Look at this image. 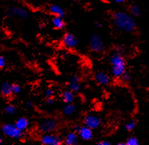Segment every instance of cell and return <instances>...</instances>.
Returning a JSON list of instances; mask_svg holds the SVG:
<instances>
[{
  "label": "cell",
  "instance_id": "obj_1",
  "mask_svg": "<svg viewBox=\"0 0 149 145\" xmlns=\"http://www.w3.org/2000/svg\"><path fill=\"white\" fill-rule=\"evenodd\" d=\"M111 20L116 28L126 33L136 31L137 26L134 17L124 11L116 10L111 14Z\"/></svg>",
  "mask_w": 149,
  "mask_h": 145
},
{
  "label": "cell",
  "instance_id": "obj_2",
  "mask_svg": "<svg viewBox=\"0 0 149 145\" xmlns=\"http://www.w3.org/2000/svg\"><path fill=\"white\" fill-rule=\"evenodd\" d=\"M109 59L111 76L115 79H120L126 71V61L124 57L120 52H115L111 54Z\"/></svg>",
  "mask_w": 149,
  "mask_h": 145
},
{
  "label": "cell",
  "instance_id": "obj_3",
  "mask_svg": "<svg viewBox=\"0 0 149 145\" xmlns=\"http://www.w3.org/2000/svg\"><path fill=\"white\" fill-rule=\"evenodd\" d=\"M1 131L5 137L13 139H20L24 136V132L17 128L16 125L12 123H6L2 125Z\"/></svg>",
  "mask_w": 149,
  "mask_h": 145
},
{
  "label": "cell",
  "instance_id": "obj_4",
  "mask_svg": "<svg viewBox=\"0 0 149 145\" xmlns=\"http://www.w3.org/2000/svg\"><path fill=\"white\" fill-rule=\"evenodd\" d=\"M58 123L54 118H45L38 124V130L41 134L54 132L57 130Z\"/></svg>",
  "mask_w": 149,
  "mask_h": 145
},
{
  "label": "cell",
  "instance_id": "obj_5",
  "mask_svg": "<svg viewBox=\"0 0 149 145\" xmlns=\"http://www.w3.org/2000/svg\"><path fill=\"white\" fill-rule=\"evenodd\" d=\"M40 142L44 145H61L63 143V139L60 135L54 132L42 134Z\"/></svg>",
  "mask_w": 149,
  "mask_h": 145
},
{
  "label": "cell",
  "instance_id": "obj_6",
  "mask_svg": "<svg viewBox=\"0 0 149 145\" xmlns=\"http://www.w3.org/2000/svg\"><path fill=\"white\" fill-rule=\"evenodd\" d=\"M89 48L92 52L100 53L105 49V44L99 34L94 33L90 36L89 43Z\"/></svg>",
  "mask_w": 149,
  "mask_h": 145
},
{
  "label": "cell",
  "instance_id": "obj_7",
  "mask_svg": "<svg viewBox=\"0 0 149 145\" xmlns=\"http://www.w3.org/2000/svg\"><path fill=\"white\" fill-rule=\"evenodd\" d=\"M83 122L85 126L92 130H95L102 125V121L100 116L93 114H87L83 118Z\"/></svg>",
  "mask_w": 149,
  "mask_h": 145
},
{
  "label": "cell",
  "instance_id": "obj_8",
  "mask_svg": "<svg viewBox=\"0 0 149 145\" xmlns=\"http://www.w3.org/2000/svg\"><path fill=\"white\" fill-rule=\"evenodd\" d=\"M62 44L65 48H69V49H73L77 47L79 40L77 36L73 33L67 32L63 35Z\"/></svg>",
  "mask_w": 149,
  "mask_h": 145
},
{
  "label": "cell",
  "instance_id": "obj_9",
  "mask_svg": "<svg viewBox=\"0 0 149 145\" xmlns=\"http://www.w3.org/2000/svg\"><path fill=\"white\" fill-rule=\"evenodd\" d=\"M7 13L9 16L20 19H25L28 16V10L21 6H10L8 9Z\"/></svg>",
  "mask_w": 149,
  "mask_h": 145
},
{
  "label": "cell",
  "instance_id": "obj_10",
  "mask_svg": "<svg viewBox=\"0 0 149 145\" xmlns=\"http://www.w3.org/2000/svg\"><path fill=\"white\" fill-rule=\"evenodd\" d=\"M94 80L97 85L105 86L110 84L111 78L107 72L101 71L95 72L94 75Z\"/></svg>",
  "mask_w": 149,
  "mask_h": 145
},
{
  "label": "cell",
  "instance_id": "obj_11",
  "mask_svg": "<svg viewBox=\"0 0 149 145\" xmlns=\"http://www.w3.org/2000/svg\"><path fill=\"white\" fill-rule=\"evenodd\" d=\"M93 130L89 128V127L83 125L81 126L80 128L77 132L79 135L80 139H81L83 141H90L93 138Z\"/></svg>",
  "mask_w": 149,
  "mask_h": 145
},
{
  "label": "cell",
  "instance_id": "obj_12",
  "mask_svg": "<svg viewBox=\"0 0 149 145\" xmlns=\"http://www.w3.org/2000/svg\"><path fill=\"white\" fill-rule=\"evenodd\" d=\"M67 86L68 89L74 92V93L79 92L80 90L81 89V85L80 83L79 77L75 75L70 77Z\"/></svg>",
  "mask_w": 149,
  "mask_h": 145
},
{
  "label": "cell",
  "instance_id": "obj_13",
  "mask_svg": "<svg viewBox=\"0 0 149 145\" xmlns=\"http://www.w3.org/2000/svg\"><path fill=\"white\" fill-rule=\"evenodd\" d=\"M48 12L53 16H60L65 17L66 12L61 6L57 4H51L48 8Z\"/></svg>",
  "mask_w": 149,
  "mask_h": 145
},
{
  "label": "cell",
  "instance_id": "obj_14",
  "mask_svg": "<svg viewBox=\"0 0 149 145\" xmlns=\"http://www.w3.org/2000/svg\"><path fill=\"white\" fill-rule=\"evenodd\" d=\"M79 135L77 132L73 131L67 133L63 139V144L66 145H75L78 143Z\"/></svg>",
  "mask_w": 149,
  "mask_h": 145
},
{
  "label": "cell",
  "instance_id": "obj_15",
  "mask_svg": "<svg viewBox=\"0 0 149 145\" xmlns=\"http://www.w3.org/2000/svg\"><path fill=\"white\" fill-rule=\"evenodd\" d=\"M14 124L16 125L17 128L22 131L24 132L28 128V127L30 126V121L26 117L22 116V117L17 118L16 122H15Z\"/></svg>",
  "mask_w": 149,
  "mask_h": 145
},
{
  "label": "cell",
  "instance_id": "obj_16",
  "mask_svg": "<svg viewBox=\"0 0 149 145\" xmlns=\"http://www.w3.org/2000/svg\"><path fill=\"white\" fill-rule=\"evenodd\" d=\"M1 94L3 98H10L13 95L12 84L7 81L2 83L1 85Z\"/></svg>",
  "mask_w": 149,
  "mask_h": 145
},
{
  "label": "cell",
  "instance_id": "obj_17",
  "mask_svg": "<svg viewBox=\"0 0 149 145\" xmlns=\"http://www.w3.org/2000/svg\"><path fill=\"white\" fill-rule=\"evenodd\" d=\"M51 22L52 26L55 29L63 30L66 27V22L64 20V17L60 16H53Z\"/></svg>",
  "mask_w": 149,
  "mask_h": 145
},
{
  "label": "cell",
  "instance_id": "obj_18",
  "mask_svg": "<svg viewBox=\"0 0 149 145\" xmlns=\"http://www.w3.org/2000/svg\"><path fill=\"white\" fill-rule=\"evenodd\" d=\"M61 99L65 104H71L73 103L74 100V93L71 90L68 89L67 90H65L61 93Z\"/></svg>",
  "mask_w": 149,
  "mask_h": 145
},
{
  "label": "cell",
  "instance_id": "obj_19",
  "mask_svg": "<svg viewBox=\"0 0 149 145\" xmlns=\"http://www.w3.org/2000/svg\"><path fill=\"white\" fill-rule=\"evenodd\" d=\"M77 109L76 105H74L73 103H71V104H65L64 107H63V114H64L65 116H69L73 115V114L75 112Z\"/></svg>",
  "mask_w": 149,
  "mask_h": 145
},
{
  "label": "cell",
  "instance_id": "obj_20",
  "mask_svg": "<svg viewBox=\"0 0 149 145\" xmlns=\"http://www.w3.org/2000/svg\"><path fill=\"white\" fill-rule=\"evenodd\" d=\"M17 107L15 105L13 104H8L7 105H6V107H4L3 109L4 113H5L6 115L9 116L14 115V114L17 112Z\"/></svg>",
  "mask_w": 149,
  "mask_h": 145
},
{
  "label": "cell",
  "instance_id": "obj_21",
  "mask_svg": "<svg viewBox=\"0 0 149 145\" xmlns=\"http://www.w3.org/2000/svg\"><path fill=\"white\" fill-rule=\"evenodd\" d=\"M129 12H130V14L134 16L138 17L141 15V9L136 5H131L129 7Z\"/></svg>",
  "mask_w": 149,
  "mask_h": 145
},
{
  "label": "cell",
  "instance_id": "obj_22",
  "mask_svg": "<svg viewBox=\"0 0 149 145\" xmlns=\"http://www.w3.org/2000/svg\"><path fill=\"white\" fill-rule=\"evenodd\" d=\"M136 121L134 120H131L130 121H128V122H126V124H125V129L128 132L132 131L133 130L136 128Z\"/></svg>",
  "mask_w": 149,
  "mask_h": 145
},
{
  "label": "cell",
  "instance_id": "obj_23",
  "mask_svg": "<svg viewBox=\"0 0 149 145\" xmlns=\"http://www.w3.org/2000/svg\"><path fill=\"white\" fill-rule=\"evenodd\" d=\"M126 145H139L140 142L136 137L132 136V137H130L126 140Z\"/></svg>",
  "mask_w": 149,
  "mask_h": 145
},
{
  "label": "cell",
  "instance_id": "obj_24",
  "mask_svg": "<svg viewBox=\"0 0 149 145\" xmlns=\"http://www.w3.org/2000/svg\"><path fill=\"white\" fill-rule=\"evenodd\" d=\"M120 79H121L123 82L128 83L131 80V75L128 71H126L122 75Z\"/></svg>",
  "mask_w": 149,
  "mask_h": 145
},
{
  "label": "cell",
  "instance_id": "obj_25",
  "mask_svg": "<svg viewBox=\"0 0 149 145\" xmlns=\"http://www.w3.org/2000/svg\"><path fill=\"white\" fill-rule=\"evenodd\" d=\"M21 86L17 83H12V93L13 95H17L21 91Z\"/></svg>",
  "mask_w": 149,
  "mask_h": 145
},
{
  "label": "cell",
  "instance_id": "obj_26",
  "mask_svg": "<svg viewBox=\"0 0 149 145\" xmlns=\"http://www.w3.org/2000/svg\"><path fill=\"white\" fill-rule=\"evenodd\" d=\"M54 91L52 88H47L45 91V96L46 98H50V97H54Z\"/></svg>",
  "mask_w": 149,
  "mask_h": 145
},
{
  "label": "cell",
  "instance_id": "obj_27",
  "mask_svg": "<svg viewBox=\"0 0 149 145\" xmlns=\"http://www.w3.org/2000/svg\"><path fill=\"white\" fill-rule=\"evenodd\" d=\"M7 65V61H6V59L3 56H0V68L1 69H3Z\"/></svg>",
  "mask_w": 149,
  "mask_h": 145
},
{
  "label": "cell",
  "instance_id": "obj_28",
  "mask_svg": "<svg viewBox=\"0 0 149 145\" xmlns=\"http://www.w3.org/2000/svg\"><path fill=\"white\" fill-rule=\"evenodd\" d=\"M55 102L54 97H50V98H46L45 104L48 105H51Z\"/></svg>",
  "mask_w": 149,
  "mask_h": 145
},
{
  "label": "cell",
  "instance_id": "obj_29",
  "mask_svg": "<svg viewBox=\"0 0 149 145\" xmlns=\"http://www.w3.org/2000/svg\"><path fill=\"white\" fill-rule=\"evenodd\" d=\"M97 145H110L111 142L108 141V140H100V141L97 142Z\"/></svg>",
  "mask_w": 149,
  "mask_h": 145
},
{
  "label": "cell",
  "instance_id": "obj_30",
  "mask_svg": "<svg viewBox=\"0 0 149 145\" xmlns=\"http://www.w3.org/2000/svg\"><path fill=\"white\" fill-rule=\"evenodd\" d=\"M26 107L28 108H32L34 107V103L32 102H28L26 103Z\"/></svg>",
  "mask_w": 149,
  "mask_h": 145
},
{
  "label": "cell",
  "instance_id": "obj_31",
  "mask_svg": "<svg viewBox=\"0 0 149 145\" xmlns=\"http://www.w3.org/2000/svg\"><path fill=\"white\" fill-rule=\"evenodd\" d=\"M112 1L118 3H123L126 1V0H112Z\"/></svg>",
  "mask_w": 149,
  "mask_h": 145
},
{
  "label": "cell",
  "instance_id": "obj_32",
  "mask_svg": "<svg viewBox=\"0 0 149 145\" xmlns=\"http://www.w3.org/2000/svg\"><path fill=\"white\" fill-rule=\"evenodd\" d=\"M95 26H96V27H97V28H102V23H100V22H95Z\"/></svg>",
  "mask_w": 149,
  "mask_h": 145
},
{
  "label": "cell",
  "instance_id": "obj_33",
  "mask_svg": "<svg viewBox=\"0 0 149 145\" xmlns=\"http://www.w3.org/2000/svg\"><path fill=\"white\" fill-rule=\"evenodd\" d=\"M117 144L118 145H126V142H118V143H117Z\"/></svg>",
  "mask_w": 149,
  "mask_h": 145
},
{
  "label": "cell",
  "instance_id": "obj_34",
  "mask_svg": "<svg viewBox=\"0 0 149 145\" xmlns=\"http://www.w3.org/2000/svg\"><path fill=\"white\" fill-rule=\"evenodd\" d=\"M3 137H0V144H3Z\"/></svg>",
  "mask_w": 149,
  "mask_h": 145
},
{
  "label": "cell",
  "instance_id": "obj_35",
  "mask_svg": "<svg viewBox=\"0 0 149 145\" xmlns=\"http://www.w3.org/2000/svg\"><path fill=\"white\" fill-rule=\"evenodd\" d=\"M69 1H74V2H77V1H81V0H69Z\"/></svg>",
  "mask_w": 149,
  "mask_h": 145
}]
</instances>
